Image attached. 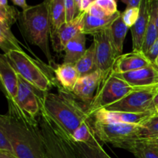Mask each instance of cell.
Here are the masks:
<instances>
[{"instance_id": "obj_1", "label": "cell", "mask_w": 158, "mask_h": 158, "mask_svg": "<svg viewBox=\"0 0 158 158\" xmlns=\"http://www.w3.org/2000/svg\"><path fill=\"white\" fill-rule=\"evenodd\" d=\"M8 112L0 116V128L19 158H46L39 118L26 114L15 99H6Z\"/></svg>"}, {"instance_id": "obj_2", "label": "cell", "mask_w": 158, "mask_h": 158, "mask_svg": "<svg viewBox=\"0 0 158 158\" xmlns=\"http://www.w3.org/2000/svg\"><path fill=\"white\" fill-rule=\"evenodd\" d=\"M19 27L23 38L35 46H38L46 58L49 66L55 69L49 49V40L52 30L49 6L46 0L35 6H29L23 9L19 16Z\"/></svg>"}, {"instance_id": "obj_3", "label": "cell", "mask_w": 158, "mask_h": 158, "mask_svg": "<svg viewBox=\"0 0 158 158\" xmlns=\"http://www.w3.org/2000/svg\"><path fill=\"white\" fill-rule=\"evenodd\" d=\"M43 110L69 137L83 122L90 118L86 108L80 105L70 92L64 89L59 94H45Z\"/></svg>"}, {"instance_id": "obj_4", "label": "cell", "mask_w": 158, "mask_h": 158, "mask_svg": "<svg viewBox=\"0 0 158 158\" xmlns=\"http://www.w3.org/2000/svg\"><path fill=\"white\" fill-rule=\"evenodd\" d=\"M4 55L17 73L41 92L47 94L56 86L57 81L52 73L54 69L40 59L32 58L25 51H10Z\"/></svg>"}, {"instance_id": "obj_5", "label": "cell", "mask_w": 158, "mask_h": 158, "mask_svg": "<svg viewBox=\"0 0 158 158\" xmlns=\"http://www.w3.org/2000/svg\"><path fill=\"white\" fill-rule=\"evenodd\" d=\"M39 123L46 158H80L69 136L43 109Z\"/></svg>"}, {"instance_id": "obj_6", "label": "cell", "mask_w": 158, "mask_h": 158, "mask_svg": "<svg viewBox=\"0 0 158 158\" xmlns=\"http://www.w3.org/2000/svg\"><path fill=\"white\" fill-rule=\"evenodd\" d=\"M144 89V88H143ZM140 89L128 84L114 75L113 69L102 75L93 101L86 107L89 117L97 110L119 101L134 91Z\"/></svg>"}, {"instance_id": "obj_7", "label": "cell", "mask_w": 158, "mask_h": 158, "mask_svg": "<svg viewBox=\"0 0 158 158\" xmlns=\"http://www.w3.org/2000/svg\"><path fill=\"white\" fill-rule=\"evenodd\" d=\"M92 126L99 141L115 148L140 140V125L94 121Z\"/></svg>"}, {"instance_id": "obj_8", "label": "cell", "mask_w": 158, "mask_h": 158, "mask_svg": "<svg viewBox=\"0 0 158 158\" xmlns=\"http://www.w3.org/2000/svg\"><path fill=\"white\" fill-rule=\"evenodd\" d=\"M157 92L154 86L138 89L103 109L127 113H146L154 110V100Z\"/></svg>"}, {"instance_id": "obj_9", "label": "cell", "mask_w": 158, "mask_h": 158, "mask_svg": "<svg viewBox=\"0 0 158 158\" xmlns=\"http://www.w3.org/2000/svg\"><path fill=\"white\" fill-rule=\"evenodd\" d=\"M45 94L19 75L18 94L15 100L26 114L34 118H39L43 109Z\"/></svg>"}, {"instance_id": "obj_10", "label": "cell", "mask_w": 158, "mask_h": 158, "mask_svg": "<svg viewBox=\"0 0 158 158\" xmlns=\"http://www.w3.org/2000/svg\"><path fill=\"white\" fill-rule=\"evenodd\" d=\"M92 35L95 45L97 69L103 75L113 69L117 59L110 37V28Z\"/></svg>"}, {"instance_id": "obj_11", "label": "cell", "mask_w": 158, "mask_h": 158, "mask_svg": "<svg viewBox=\"0 0 158 158\" xmlns=\"http://www.w3.org/2000/svg\"><path fill=\"white\" fill-rule=\"evenodd\" d=\"M86 12V11L80 12L73 20L65 23L58 29L51 31L50 41L55 52H63L66 44L77 34L83 32Z\"/></svg>"}, {"instance_id": "obj_12", "label": "cell", "mask_w": 158, "mask_h": 158, "mask_svg": "<svg viewBox=\"0 0 158 158\" xmlns=\"http://www.w3.org/2000/svg\"><path fill=\"white\" fill-rule=\"evenodd\" d=\"M155 114V110L146 113H127L101 109L94 113L91 117L94 119V121L102 123H120L140 125Z\"/></svg>"}, {"instance_id": "obj_13", "label": "cell", "mask_w": 158, "mask_h": 158, "mask_svg": "<svg viewBox=\"0 0 158 158\" xmlns=\"http://www.w3.org/2000/svg\"><path fill=\"white\" fill-rule=\"evenodd\" d=\"M114 75L131 86L140 89L151 87L158 83V69L154 65L123 73H114Z\"/></svg>"}, {"instance_id": "obj_14", "label": "cell", "mask_w": 158, "mask_h": 158, "mask_svg": "<svg viewBox=\"0 0 158 158\" xmlns=\"http://www.w3.org/2000/svg\"><path fill=\"white\" fill-rule=\"evenodd\" d=\"M102 73L99 70L89 75L80 77L70 93L73 97L89 106L97 93Z\"/></svg>"}, {"instance_id": "obj_15", "label": "cell", "mask_w": 158, "mask_h": 158, "mask_svg": "<svg viewBox=\"0 0 158 158\" xmlns=\"http://www.w3.org/2000/svg\"><path fill=\"white\" fill-rule=\"evenodd\" d=\"M154 65L143 52H134L122 54L116 59L113 66L114 73H123L137 70Z\"/></svg>"}, {"instance_id": "obj_16", "label": "cell", "mask_w": 158, "mask_h": 158, "mask_svg": "<svg viewBox=\"0 0 158 158\" xmlns=\"http://www.w3.org/2000/svg\"><path fill=\"white\" fill-rule=\"evenodd\" d=\"M0 81L6 99H15L19 89V74L4 54L0 56Z\"/></svg>"}, {"instance_id": "obj_17", "label": "cell", "mask_w": 158, "mask_h": 158, "mask_svg": "<svg viewBox=\"0 0 158 158\" xmlns=\"http://www.w3.org/2000/svg\"><path fill=\"white\" fill-rule=\"evenodd\" d=\"M150 19V2L143 0L140 6V14L135 24L131 28L133 51L141 52ZM143 52V51H142Z\"/></svg>"}, {"instance_id": "obj_18", "label": "cell", "mask_w": 158, "mask_h": 158, "mask_svg": "<svg viewBox=\"0 0 158 158\" xmlns=\"http://www.w3.org/2000/svg\"><path fill=\"white\" fill-rule=\"evenodd\" d=\"M54 75L57 83H60L63 89L71 92L80 78V75L75 64L62 63L57 65L54 69Z\"/></svg>"}, {"instance_id": "obj_19", "label": "cell", "mask_w": 158, "mask_h": 158, "mask_svg": "<svg viewBox=\"0 0 158 158\" xmlns=\"http://www.w3.org/2000/svg\"><path fill=\"white\" fill-rule=\"evenodd\" d=\"M86 35L83 32L77 34L73 39L66 44L65 47L63 63L75 64L85 53L86 48Z\"/></svg>"}, {"instance_id": "obj_20", "label": "cell", "mask_w": 158, "mask_h": 158, "mask_svg": "<svg viewBox=\"0 0 158 158\" xmlns=\"http://www.w3.org/2000/svg\"><path fill=\"white\" fill-rule=\"evenodd\" d=\"M129 28L122 19L121 14L116 19L110 27V37L116 58L123 54V43Z\"/></svg>"}, {"instance_id": "obj_21", "label": "cell", "mask_w": 158, "mask_h": 158, "mask_svg": "<svg viewBox=\"0 0 158 158\" xmlns=\"http://www.w3.org/2000/svg\"><path fill=\"white\" fill-rule=\"evenodd\" d=\"M71 141L80 158H111L102 148L97 137L88 143L75 142L72 140Z\"/></svg>"}, {"instance_id": "obj_22", "label": "cell", "mask_w": 158, "mask_h": 158, "mask_svg": "<svg viewBox=\"0 0 158 158\" xmlns=\"http://www.w3.org/2000/svg\"><path fill=\"white\" fill-rule=\"evenodd\" d=\"M120 14L121 12L118 11L115 15L112 16L107 17V18H97V17L92 16L86 12L83 32L86 35H94V33L108 29L110 27L114 20L120 16Z\"/></svg>"}, {"instance_id": "obj_23", "label": "cell", "mask_w": 158, "mask_h": 158, "mask_svg": "<svg viewBox=\"0 0 158 158\" xmlns=\"http://www.w3.org/2000/svg\"><path fill=\"white\" fill-rule=\"evenodd\" d=\"M76 68L80 77L89 75L97 71V59H96V49L95 45L93 43L83 56L75 63Z\"/></svg>"}, {"instance_id": "obj_24", "label": "cell", "mask_w": 158, "mask_h": 158, "mask_svg": "<svg viewBox=\"0 0 158 158\" xmlns=\"http://www.w3.org/2000/svg\"><path fill=\"white\" fill-rule=\"evenodd\" d=\"M48 2L52 30L58 29L66 23V6L64 0H46ZM51 30V31H52Z\"/></svg>"}, {"instance_id": "obj_25", "label": "cell", "mask_w": 158, "mask_h": 158, "mask_svg": "<svg viewBox=\"0 0 158 158\" xmlns=\"http://www.w3.org/2000/svg\"><path fill=\"white\" fill-rule=\"evenodd\" d=\"M120 148L132 153L137 158H158V148L148 144L141 140L126 143Z\"/></svg>"}, {"instance_id": "obj_26", "label": "cell", "mask_w": 158, "mask_h": 158, "mask_svg": "<svg viewBox=\"0 0 158 158\" xmlns=\"http://www.w3.org/2000/svg\"><path fill=\"white\" fill-rule=\"evenodd\" d=\"M21 45L11 31V27L0 23V47L4 54L10 51H24L22 49Z\"/></svg>"}, {"instance_id": "obj_27", "label": "cell", "mask_w": 158, "mask_h": 158, "mask_svg": "<svg viewBox=\"0 0 158 158\" xmlns=\"http://www.w3.org/2000/svg\"><path fill=\"white\" fill-rule=\"evenodd\" d=\"M96 137L93 128L92 123L89 122V120L83 122L77 130L73 132V135L69 138L75 142L80 143H88L91 142Z\"/></svg>"}, {"instance_id": "obj_28", "label": "cell", "mask_w": 158, "mask_h": 158, "mask_svg": "<svg viewBox=\"0 0 158 158\" xmlns=\"http://www.w3.org/2000/svg\"><path fill=\"white\" fill-rule=\"evenodd\" d=\"M158 137V114L156 113L140 124V140Z\"/></svg>"}, {"instance_id": "obj_29", "label": "cell", "mask_w": 158, "mask_h": 158, "mask_svg": "<svg viewBox=\"0 0 158 158\" xmlns=\"http://www.w3.org/2000/svg\"><path fill=\"white\" fill-rule=\"evenodd\" d=\"M158 38V29L156 26L155 19L153 14L150 12V19L148 23V29H147L146 35H145L144 42H143L142 51L145 54L148 52L151 46H153L155 41Z\"/></svg>"}, {"instance_id": "obj_30", "label": "cell", "mask_w": 158, "mask_h": 158, "mask_svg": "<svg viewBox=\"0 0 158 158\" xmlns=\"http://www.w3.org/2000/svg\"><path fill=\"white\" fill-rule=\"evenodd\" d=\"M20 12L14 6H6L0 7V23L7 25L9 27L16 23Z\"/></svg>"}, {"instance_id": "obj_31", "label": "cell", "mask_w": 158, "mask_h": 158, "mask_svg": "<svg viewBox=\"0 0 158 158\" xmlns=\"http://www.w3.org/2000/svg\"><path fill=\"white\" fill-rule=\"evenodd\" d=\"M140 14V8H126L121 12V17L123 23L129 29H131L136 23Z\"/></svg>"}, {"instance_id": "obj_32", "label": "cell", "mask_w": 158, "mask_h": 158, "mask_svg": "<svg viewBox=\"0 0 158 158\" xmlns=\"http://www.w3.org/2000/svg\"><path fill=\"white\" fill-rule=\"evenodd\" d=\"M93 2L99 6L109 16H112L118 12L116 0H93Z\"/></svg>"}, {"instance_id": "obj_33", "label": "cell", "mask_w": 158, "mask_h": 158, "mask_svg": "<svg viewBox=\"0 0 158 158\" xmlns=\"http://www.w3.org/2000/svg\"><path fill=\"white\" fill-rule=\"evenodd\" d=\"M64 1L65 6H66V23H69L73 20L76 16L80 13V12L75 2V0H64Z\"/></svg>"}, {"instance_id": "obj_34", "label": "cell", "mask_w": 158, "mask_h": 158, "mask_svg": "<svg viewBox=\"0 0 158 158\" xmlns=\"http://www.w3.org/2000/svg\"><path fill=\"white\" fill-rule=\"evenodd\" d=\"M0 151H8L14 154L13 148L11 144L10 140L2 128H0Z\"/></svg>"}, {"instance_id": "obj_35", "label": "cell", "mask_w": 158, "mask_h": 158, "mask_svg": "<svg viewBox=\"0 0 158 158\" xmlns=\"http://www.w3.org/2000/svg\"><path fill=\"white\" fill-rule=\"evenodd\" d=\"M86 12L89 15L94 17H97V18H107V17H110L106 12H103L99 6L94 4L93 2L90 4V6H89V7L88 8L87 10H86Z\"/></svg>"}, {"instance_id": "obj_36", "label": "cell", "mask_w": 158, "mask_h": 158, "mask_svg": "<svg viewBox=\"0 0 158 158\" xmlns=\"http://www.w3.org/2000/svg\"><path fill=\"white\" fill-rule=\"evenodd\" d=\"M146 56L153 63H154L156 59L158 56V38L155 41V43L153 44V46H151V49L147 52Z\"/></svg>"}, {"instance_id": "obj_37", "label": "cell", "mask_w": 158, "mask_h": 158, "mask_svg": "<svg viewBox=\"0 0 158 158\" xmlns=\"http://www.w3.org/2000/svg\"><path fill=\"white\" fill-rule=\"evenodd\" d=\"M143 0H121L122 2L127 5V8H140Z\"/></svg>"}, {"instance_id": "obj_38", "label": "cell", "mask_w": 158, "mask_h": 158, "mask_svg": "<svg viewBox=\"0 0 158 158\" xmlns=\"http://www.w3.org/2000/svg\"><path fill=\"white\" fill-rule=\"evenodd\" d=\"M93 0H81L80 7V12H86L92 3Z\"/></svg>"}, {"instance_id": "obj_39", "label": "cell", "mask_w": 158, "mask_h": 158, "mask_svg": "<svg viewBox=\"0 0 158 158\" xmlns=\"http://www.w3.org/2000/svg\"><path fill=\"white\" fill-rule=\"evenodd\" d=\"M12 2L15 5V6H18L19 7H21L22 9H26V8L29 7V5L26 3V0H12Z\"/></svg>"}, {"instance_id": "obj_40", "label": "cell", "mask_w": 158, "mask_h": 158, "mask_svg": "<svg viewBox=\"0 0 158 158\" xmlns=\"http://www.w3.org/2000/svg\"><path fill=\"white\" fill-rule=\"evenodd\" d=\"M141 140L144 142V143H148V144L151 145V146L155 147V148H158V137L152 138V139H145V140Z\"/></svg>"}, {"instance_id": "obj_41", "label": "cell", "mask_w": 158, "mask_h": 158, "mask_svg": "<svg viewBox=\"0 0 158 158\" xmlns=\"http://www.w3.org/2000/svg\"><path fill=\"white\" fill-rule=\"evenodd\" d=\"M0 158H19L15 154L8 151H0Z\"/></svg>"}, {"instance_id": "obj_42", "label": "cell", "mask_w": 158, "mask_h": 158, "mask_svg": "<svg viewBox=\"0 0 158 158\" xmlns=\"http://www.w3.org/2000/svg\"><path fill=\"white\" fill-rule=\"evenodd\" d=\"M8 6V0H0V7Z\"/></svg>"}, {"instance_id": "obj_43", "label": "cell", "mask_w": 158, "mask_h": 158, "mask_svg": "<svg viewBox=\"0 0 158 158\" xmlns=\"http://www.w3.org/2000/svg\"><path fill=\"white\" fill-rule=\"evenodd\" d=\"M154 105H155V106L157 104H158V91L157 92V94H156L155 97H154Z\"/></svg>"}, {"instance_id": "obj_44", "label": "cell", "mask_w": 158, "mask_h": 158, "mask_svg": "<svg viewBox=\"0 0 158 158\" xmlns=\"http://www.w3.org/2000/svg\"><path fill=\"white\" fill-rule=\"evenodd\" d=\"M75 2L77 4V8L79 9V12H80V2H81V0H75Z\"/></svg>"}, {"instance_id": "obj_45", "label": "cell", "mask_w": 158, "mask_h": 158, "mask_svg": "<svg viewBox=\"0 0 158 158\" xmlns=\"http://www.w3.org/2000/svg\"><path fill=\"white\" fill-rule=\"evenodd\" d=\"M154 66H155L158 69V56L157 57V59H156V60H155V62H154Z\"/></svg>"}, {"instance_id": "obj_46", "label": "cell", "mask_w": 158, "mask_h": 158, "mask_svg": "<svg viewBox=\"0 0 158 158\" xmlns=\"http://www.w3.org/2000/svg\"><path fill=\"white\" fill-rule=\"evenodd\" d=\"M155 110H156V113L158 114V104H157L155 106Z\"/></svg>"}, {"instance_id": "obj_47", "label": "cell", "mask_w": 158, "mask_h": 158, "mask_svg": "<svg viewBox=\"0 0 158 158\" xmlns=\"http://www.w3.org/2000/svg\"><path fill=\"white\" fill-rule=\"evenodd\" d=\"M154 88H155V89H156V90L158 91V83H157V84L154 85Z\"/></svg>"}, {"instance_id": "obj_48", "label": "cell", "mask_w": 158, "mask_h": 158, "mask_svg": "<svg viewBox=\"0 0 158 158\" xmlns=\"http://www.w3.org/2000/svg\"><path fill=\"white\" fill-rule=\"evenodd\" d=\"M149 1H156V2H158V0H149Z\"/></svg>"}]
</instances>
